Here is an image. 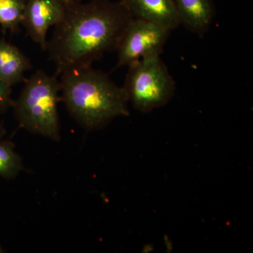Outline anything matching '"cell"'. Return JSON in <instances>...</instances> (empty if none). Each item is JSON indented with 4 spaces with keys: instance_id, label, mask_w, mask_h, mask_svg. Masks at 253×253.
Here are the masks:
<instances>
[{
    "instance_id": "6da1fadb",
    "label": "cell",
    "mask_w": 253,
    "mask_h": 253,
    "mask_svg": "<svg viewBox=\"0 0 253 253\" xmlns=\"http://www.w3.org/2000/svg\"><path fill=\"white\" fill-rule=\"evenodd\" d=\"M132 18L121 1L91 0L83 4L71 0L46 46L56 66L55 76L90 66L106 53L117 51Z\"/></svg>"
},
{
    "instance_id": "7c38bea8",
    "label": "cell",
    "mask_w": 253,
    "mask_h": 253,
    "mask_svg": "<svg viewBox=\"0 0 253 253\" xmlns=\"http://www.w3.org/2000/svg\"><path fill=\"white\" fill-rule=\"evenodd\" d=\"M11 86L0 79V113L13 107L14 101L11 99Z\"/></svg>"
},
{
    "instance_id": "3957f363",
    "label": "cell",
    "mask_w": 253,
    "mask_h": 253,
    "mask_svg": "<svg viewBox=\"0 0 253 253\" xmlns=\"http://www.w3.org/2000/svg\"><path fill=\"white\" fill-rule=\"evenodd\" d=\"M61 84L56 76L38 70L29 79L13 108L19 126L53 140L60 139L58 103Z\"/></svg>"
},
{
    "instance_id": "52a82bcc",
    "label": "cell",
    "mask_w": 253,
    "mask_h": 253,
    "mask_svg": "<svg viewBox=\"0 0 253 253\" xmlns=\"http://www.w3.org/2000/svg\"><path fill=\"white\" fill-rule=\"evenodd\" d=\"M133 18L156 23L169 31L180 25L174 0H121Z\"/></svg>"
},
{
    "instance_id": "277c9868",
    "label": "cell",
    "mask_w": 253,
    "mask_h": 253,
    "mask_svg": "<svg viewBox=\"0 0 253 253\" xmlns=\"http://www.w3.org/2000/svg\"><path fill=\"white\" fill-rule=\"evenodd\" d=\"M124 86L128 101L141 113L167 104L175 91V82L161 56H149L128 66Z\"/></svg>"
},
{
    "instance_id": "8992f818",
    "label": "cell",
    "mask_w": 253,
    "mask_h": 253,
    "mask_svg": "<svg viewBox=\"0 0 253 253\" xmlns=\"http://www.w3.org/2000/svg\"><path fill=\"white\" fill-rule=\"evenodd\" d=\"M71 1L26 0L21 25L26 28L33 41L44 51L48 44V31L50 27L61 21Z\"/></svg>"
},
{
    "instance_id": "30bf717a",
    "label": "cell",
    "mask_w": 253,
    "mask_h": 253,
    "mask_svg": "<svg viewBox=\"0 0 253 253\" xmlns=\"http://www.w3.org/2000/svg\"><path fill=\"white\" fill-rule=\"evenodd\" d=\"M26 0H0V26L11 33L19 31Z\"/></svg>"
},
{
    "instance_id": "ba28073f",
    "label": "cell",
    "mask_w": 253,
    "mask_h": 253,
    "mask_svg": "<svg viewBox=\"0 0 253 253\" xmlns=\"http://www.w3.org/2000/svg\"><path fill=\"white\" fill-rule=\"evenodd\" d=\"M174 3L180 25L199 36L207 33L215 15L212 0H174Z\"/></svg>"
},
{
    "instance_id": "8fae6325",
    "label": "cell",
    "mask_w": 253,
    "mask_h": 253,
    "mask_svg": "<svg viewBox=\"0 0 253 253\" xmlns=\"http://www.w3.org/2000/svg\"><path fill=\"white\" fill-rule=\"evenodd\" d=\"M23 169L22 161L13 143L0 141V176L13 178Z\"/></svg>"
},
{
    "instance_id": "5bb4252c",
    "label": "cell",
    "mask_w": 253,
    "mask_h": 253,
    "mask_svg": "<svg viewBox=\"0 0 253 253\" xmlns=\"http://www.w3.org/2000/svg\"><path fill=\"white\" fill-rule=\"evenodd\" d=\"M1 252H2V251H1V248H0V253H1Z\"/></svg>"
},
{
    "instance_id": "9a60e30c",
    "label": "cell",
    "mask_w": 253,
    "mask_h": 253,
    "mask_svg": "<svg viewBox=\"0 0 253 253\" xmlns=\"http://www.w3.org/2000/svg\"><path fill=\"white\" fill-rule=\"evenodd\" d=\"M66 1H71V0H66Z\"/></svg>"
},
{
    "instance_id": "4fadbf2b",
    "label": "cell",
    "mask_w": 253,
    "mask_h": 253,
    "mask_svg": "<svg viewBox=\"0 0 253 253\" xmlns=\"http://www.w3.org/2000/svg\"><path fill=\"white\" fill-rule=\"evenodd\" d=\"M5 130L4 128L2 126H0V141L1 140V138L3 137V136L4 135Z\"/></svg>"
},
{
    "instance_id": "9c48e42d",
    "label": "cell",
    "mask_w": 253,
    "mask_h": 253,
    "mask_svg": "<svg viewBox=\"0 0 253 253\" xmlns=\"http://www.w3.org/2000/svg\"><path fill=\"white\" fill-rule=\"evenodd\" d=\"M32 68L31 60L16 46L0 39V79L11 86L24 81Z\"/></svg>"
},
{
    "instance_id": "7a4b0ae2",
    "label": "cell",
    "mask_w": 253,
    "mask_h": 253,
    "mask_svg": "<svg viewBox=\"0 0 253 253\" xmlns=\"http://www.w3.org/2000/svg\"><path fill=\"white\" fill-rule=\"evenodd\" d=\"M61 100L68 113L87 130L101 129L114 118L129 115L123 87L90 66L61 73Z\"/></svg>"
},
{
    "instance_id": "5b68a950",
    "label": "cell",
    "mask_w": 253,
    "mask_h": 253,
    "mask_svg": "<svg viewBox=\"0 0 253 253\" xmlns=\"http://www.w3.org/2000/svg\"><path fill=\"white\" fill-rule=\"evenodd\" d=\"M171 31L156 23L133 18L117 49L116 68L128 66L149 56H161Z\"/></svg>"
}]
</instances>
